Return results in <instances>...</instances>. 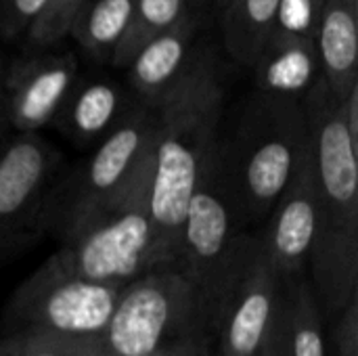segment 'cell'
<instances>
[{"label": "cell", "instance_id": "1", "mask_svg": "<svg viewBox=\"0 0 358 356\" xmlns=\"http://www.w3.org/2000/svg\"><path fill=\"white\" fill-rule=\"evenodd\" d=\"M151 107L149 206L155 231V271L176 266L189 201L220 143L224 88L214 63L193 57L180 80Z\"/></svg>", "mask_w": 358, "mask_h": 356}, {"label": "cell", "instance_id": "25", "mask_svg": "<svg viewBox=\"0 0 358 356\" xmlns=\"http://www.w3.org/2000/svg\"><path fill=\"white\" fill-rule=\"evenodd\" d=\"M50 0H4L0 8V29L4 36L27 31L31 23L44 13Z\"/></svg>", "mask_w": 358, "mask_h": 356}, {"label": "cell", "instance_id": "11", "mask_svg": "<svg viewBox=\"0 0 358 356\" xmlns=\"http://www.w3.org/2000/svg\"><path fill=\"white\" fill-rule=\"evenodd\" d=\"M319 218L321 197L308 145V153L277 199L268 216L266 233L260 237L262 252L283 283L304 277Z\"/></svg>", "mask_w": 358, "mask_h": 356}, {"label": "cell", "instance_id": "27", "mask_svg": "<svg viewBox=\"0 0 358 356\" xmlns=\"http://www.w3.org/2000/svg\"><path fill=\"white\" fill-rule=\"evenodd\" d=\"M262 356H289V321H287V302L283 300L275 329L262 350Z\"/></svg>", "mask_w": 358, "mask_h": 356}, {"label": "cell", "instance_id": "32", "mask_svg": "<svg viewBox=\"0 0 358 356\" xmlns=\"http://www.w3.org/2000/svg\"><path fill=\"white\" fill-rule=\"evenodd\" d=\"M214 2H216V6H218L220 10H222V8H224L227 4H229V0H214Z\"/></svg>", "mask_w": 358, "mask_h": 356}, {"label": "cell", "instance_id": "20", "mask_svg": "<svg viewBox=\"0 0 358 356\" xmlns=\"http://www.w3.org/2000/svg\"><path fill=\"white\" fill-rule=\"evenodd\" d=\"M185 15V0H134L128 29L115 46L109 63L115 67H128L145 44L172 29Z\"/></svg>", "mask_w": 358, "mask_h": 356}, {"label": "cell", "instance_id": "7", "mask_svg": "<svg viewBox=\"0 0 358 356\" xmlns=\"http://www.w3.org/2000/svg\"><path fill=\"white\" fill-rule=\"evenodd\" d=\"M122 290L67 277L44 262L10 296L4 334L103 342Z\"/></svg>", "mask_w": 358, "mask_h": 356}, {"label": "cell", "instance_id": "14", "mask_svg": "<svg viewBox=\"0 0 358 356\" xmlns=\"http://www.w3.org/2000/svg\"><path fill=\"white\" fill-rule=\"evenodd\" d=\"M306 266L327 311L340 313L358 294V233L319 222Z\"/></svg>", "mask_w": 358, "mask_h": 356}, {"label": "cell", "instance_id": "15", "mask_svg": "<svg viewBox=\"0 0 358 356\" xmlns=\"http://www.w3.org/2000/svg\"><path fill=\"white\" fill-rule=\"evenodd\" d=\"M195 27V19L187 13L172 29L153 38L132 59L128 65L130 82L143 103L153 105L180 80L191 63Z\"/></svg>", "mask_w": 358, "mask_h": 356}, {"label": "cell", "instance_id": "3", "mask_svg": "<svg viewBox=\"0 0 358 356\" xmlns=\"http://www.w3.org/2000/svg\"><path fill=\"white\" fill-rule=\"evenodd\" d=\"M212 338L197 287L178 269H155L122 290L101 344L109 356H149L210 350Z\"/></svg>", "mask_w": 358, "mask_h": 356}, {"label": "cell", "instance_id": "22", "mask_svg": "<svg viewBox=\"0 0 358 356\" xmlns=\"http://www.w3.org/2000/svg\"><path fill=\"white\" fill-rule=\"evenodd\" d=\"M0 356H109L101 342L57 340L27 334H2Z\"/></svg>", "mask_w": 358, "mask_h": 356}, {"label": "cell", "instance_id": "31", "mask_svg": "<svg viewBox=\"0 0 358 356\" xmlns=\"http://www.w3.org/2000/svg\"><path fill=\"white\" fill-rule=\"evenodd\" d=\"M4 126H6V118L2 115V118H0V149H2V145H4V141H6V138H4Z\"/></svg>", "mask_w": 358, "mask_h": 356}, {"label": "cell", "instance_id": "19", "mask_svg": "<svg viewBox=\"0 0 358 356\" xmlns=\"http://www.w3.org/2000/svg\"><path fill=\"white\" fill-rule=\"evenodd\" d=\"M134 0H88L76 17L69 34L96 61H111V55L124 38Z\"/></svg>", "mask_w": 358, "mask_h": 356}, {"label": "cell", "instance_id": "33", "mask_svg": "<svg viewBox=\"0 0 358 356\" xmlns=\"http://www.w3.org/2000/svg\"><path fill=\"white\" fill-rule=\"evenodd\" d=\"M260 356H262V355H260Z\"/></svg>", "mask_w": 358, "mask_h": 356}, {"label": "cell", "instance_id": "2", "mask_svg": "<svg viewBox=\"0 0 358 356\" xmlns=\"http://www.w3.org/2000/svg\"><path fill=\"white\" fill-rule=\"evenodd\" d=\"M308 153V126L298 99L258 94L231 138H220V174L237 222L245 229L271 216Z\"/></svg>", "mask_w": 358, "mask_h": 356}, {"label": "cell", "instance_id": "28", "mask_svg": "<svg viewBox=\"0 0 358 356\" xmlns=\"http://www.w3.org/2000/svg\"><path fill=\"white\" fill-rule=\"evenodd\" d=\"M342 113H344V122H346L348 134H350V138L355 141V145L358 147V84L352 86V90L342 101Z\"/></svg>", "mask_w": 358, "mask_h": 356}, {"label": "cell", "instance_id": "29", "mask_svg": "<svg viewBox=\"0 0 358 356\" xmlns=\"http://www.w3.org/2000/svg\"><path fill=\"white\" fill-rule=\"evenodd\" d=\"M149 356H210V350H180L170 355H149Z\"/></svg>", "mask_w": 358, "mask_h": 356}, {"label": "cell", "instance_id": "21", "mask_svg": "<svg viewBox=\"0 0 358 356\" xmlns=\"http://www.w3.org/2000/svg\"><path fill=\"white\" fill-rule=\"evenodd\" d=\"M283 285L289 321V356H325L323 321L317 292L304 277Z\"/></svg>", "mask_w": 358, "mask_h": 356}, {"label": "cell", "instance_id": "10", "mask_svg": "<svg viewBox=\"0 0 358 356\" xmlns=\"http://www.w3.org/2000/svg\"><path fill=\"white\" fill-rule=\"evenodd\" d=\"M285 285L258 241L245 269L227 296L218 323V356H260L279 319Z\"/></svg>", "mask_w": 358, "mask_h": 356}, {"label": "cell", "instance_id": "4", "mask_svg": "<svg viewBox=\"0 0 358 356\" xmlns=\"http://www.w3.org/2000/svg\"><path fill=\"white\" fill-rule=\"evenodd\" d=\"M151 149L124 193L46 260L55 271L92 283L126 287L153 271Z\"/></svg>", "mask_w": 358, "mask_h": 356}, {"label": "cell", "instance_id": "8", "mask_svg": "<svg viewBox=\"0 0 358 356\" xmlns=\"http://www.w3.org/2000/svg\"><path fill=\"white\" fill-rule=\"evenodd\" d=\"M300 103L321 197L319 222L358 233V147L348 134L342 101L319 76Z\"/></svg>", "mask_w": 358, "mask_h": 356}, {"label": "cell", "instance_id": "6", "mask_svg": "<svg viewBox=\"0 0 358 356\" xmlns=\"http://www.w3.org/2000/svg\"><path fill=\"white\" fill-rule=\"evenodd\" d=\"M151 134L153 107L141 103L122 118L78 170L57 180L48 201L46 231L65 241L109 208L145 164Z\"/></svg>", "mask_w": 358, "mask_h": 356}, {"label": "cell", "instance_id": "24", "mask_svg": "<svg viewBox=\"0 0 358 356\" xmlns=\"http://www.w3.org/2000/svg\"><path fill=\"white\" fill-rule=\"evenodd\" d=\"M86 2L88 0H50L44 13L27 29V40L34 46H50L63 40Z\"/></svg>", "mask_w": 358, "mask_h": 356}, {"label": "cell", "instance_id": "5", "mask_svg": "<svg viewBox=\"0 0 358 356\" xmlns=\"http://www.w3.org/2000/svg\"><path fill=\"white\" fill-rule=\"evenodd\" d=\"M218 149L220 143L208 159L189 201L174 266L201 294L214 334L220 308L260 241V237L248 235L237 222L222 185Z\"/></svg>", "mask_w": 358, "mask_h": 356}, {"label": "cell", "instance_id": "13", "mask_svg": "<svg viewBox=\"0 0 358 356\" xmlns=\"http://www.w3.org/2000/svg\"><path fill=\"white\" fill-rule=\"evenodd\" d=\"M315 42L321 78L344 101L358 84V0H325Z\"/></svg>", "mask_w": 358, "mask_h": 356}, {"label": "cell", "instance_id": "23", "mask_svg": "<svg viewBox=\"0 0 358 356\" xmlns=\"http://www.w3.org/2000/svg\"><path fill=\"white\" fill-rule=\"evenodd\" d=\"M325 0H279L271 38L315 40Z\"/></svg>", "mask_w": 358, "mask_h": 356}, {"label": "cell", "instance_id": "26", "mask_svg": "<svg viewBox=\"0 0 358 356\" xmlns=\"http://www.w3.org/2000/svg\"><path fill=\"white\" fill-rule=\"evenodd\" d=\"M338 356H358V294L340 311L336 327Z\"/></svg>", "mask_w": 358, "mask_h": 356}, {"label": "cell", "instance_id": "16", "mask_svg": "<svg viewBox=\"0 0 358 356\" xmlns=\"http://www.w3.org/2000/svg\"><path fill=\"white\" fill-rule=\"evenodd\" d=\"M252 69L260 94L304 97L321 76L317 42L308 38H271Z\"/></svg>", "mask_w": 358, "mask_h": 356}, {"label": "cell", "instance_id": "12", "mask_svg": "<svg viewBox=\"0 0 358 356\" xmlns=\"http://www.w3.org/2000/svg\"><path fill=\"white\" fill-rule=\"evenodd\" d=\"M76 73L78 63L67 52L15 65L4 78V118L21 134H38L63 109Z\"/></svg>", "mask_w": 358, "mask_h": 356}, {"label": "cell", "instance_id": "9", "mask_svg": "<svg viewBox=\"0 0 358 356\" xmlns=\"http://www.w3.org/2000/svg\"><path fill=\"white\" fill-rule=\"evenodd\" d=\"M61 155L38 134H17L0 149V260L46 231Z\"/></svg>", "mask_w": 358, "mask_h": 356}, {"label": "cell", "instance_id": "17", "mask_svg": "<svg viewBox=\"0 0 358 356\" xmlns=\"http://www.w3.org/2000/svg\"><path fill=\"white\" fill-rule=\"evenodd\" d=\"M128 111L124 94L113 82H88L71 90L57 118L71 141L88 145L103 141Z\"/></svg>", "mask_w": 358, "mask_h": 356}, {"label": "cell", "instance_id": "18", "mask_svg": "<svg viewBox=\"0 0 358 356\" xmlns=\"http://www.w3.org/2000/svg\"><path fill=\"white\" fill-rule=\"evenodd\" d=\"M279 0H229L222 8V38L229 55L254 67L271 40Z\"/></svg>", "mask_w": 358, "mask_h": 356}, {"label": "cell", "instance_id": "30", "mask_svg": "<svg viewBox=\"0 0 358 356\" xmlns=\"http://www.w3.org/2000/svg\"><path fill=\"white\" fill-rule=\"evenodd\" d=\"M4 115V78L0 71V118Z\"/></svg>", "mask_w": 358, "mask_h": 356}]
</instances>
